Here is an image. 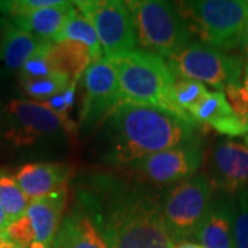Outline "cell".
<instances>
[{
    "label": "cell",
    "mask_w": 248,
    "mask_h": 248,
    "mask_svg": "<svg viewBox=\"0 0 248 248\" xmlns=\"http://www.w3.org/2000/svg\"><path fill=\"white\" fill-rule=\"evenodd\" d=\"M214 192L207 174H196L195 177L171 186L163 197V217L174 243L179 244L195 237Z\"/></svg>",
    "instance_id": "52a82bcc"
},
{
    "label": "cell",
    "mask_w": 248,
    "mask_h": 248,
    "mask_svg": "<svg viewBox=\"0 0 248 248\" xmlns=\"http://www.w3.org/2000/svg\"><path fill=\"white\" fill-rule=\"evenodd\" d=\"M72 174L73 171L68 164L35 161L19 167L14 175L28 200L32 202L66 189Z\"/></svg>",
    "instance_id": "9a60e30c"
},
{
    "label": "cell",
    "mask_w": 248,
    "mask_h": 248,
    "mask_svg": "<svg viewBox=\"0 0 248 248\" xmlns=\"http://www.w3.org/2000/svg\"><path fill=\"white\" fill-rule=\"evenodd\" d=\"M43 40L0 18V79L19 73Z\"/></svg>",
    "instance_id": "e0dca14e"
},
{
    "label": "cell",
    "mask_w": 248,
    "mask_h": 248,
    "mask_svg": "<svg viewBox=\"0 0 248 248\" xmlns=\"http://www.w3.org/2000/svg\"><path fill=\"white\" fill-rule=\"evenodd\" d=\"M75 6L95 29L105 58L112 60L138 50L135 21L127 1L80 0Z\"/></svg>",
    "instance_id": "ba28073f"
},
{
    "label": "cell",
    "mask_w": 248,
    "mask_h": 248,
    "mask_svg": "<svg viewBox=\"0 0 248 248\" xmlns=\"http://www.w3.org/2000/svg\"><path fill=\"white\" fill-rule=\"evenodd\" d=\"M48 60L54 73L65 75L71 78V80H79L93 62V57L86 45L73 40H63L60 43H53Z\"/></svg>",
    "instance_id": "ffe728a7"
},
{
    "label": "cell",
    "mask_w": 248,
    "mask_h": 248,
    "mask_svg": "<svg viewBox=\"0 0 248 248\" xmlns=\"http://www.w3.org/2000/svg\"><path fill=\"white\" fill-rule=\"evenodd\" d=\"M75 10V1H61L58 6L33 10L7 19L31 35L54 43Z\"/></svg>",
    "instance_id": "d6986e66"
},
{
    "label": "cell",
    "mask_w": 248,
    "mask_h": 248,
    "mask_svg": "<svg viewBox=\"0 0 248 248\" xmlns=\"http://www.w3.org/2000/svg\"><path fill=\"white\" fill-rule=\"evenodd\" d=\"M208 179L215 192L236 195L248 187V145L233 140H219L214 145Z\"/></svg>",
    "instance_id": "4fadbf2b"
},
{
    "label": "cell",
    "mask_w": 248,
    "mask_h": 248,
    "mask_svg": "<svg viewBox=\"0 0 248 248\" xmlns=\"http://www.w3.org/2000/svg\"><path fill=\"white\" fill-rule=\"evenodd\" d=\"M192 35L231 53L240 48L248 17V0H195L175 3Z\"/></svg>",
    "instance_id": "3957f363"
},
{
    "label": "cell",
    "mask_w": 248,
    "mask_h": 248,
    "mask_svg": "<svg viewBox=\"0 0 248 248\" xmlns=\"http://www.w3.org/2000/svg\"><path fill=\"white\" fill-rule=\"evenodd\" d=\"M243 124H244V134H243V137H244V141H246V143L248 145V116L246 117V120L243 122Z\"/></svg>",
    "instance_id": "4dcf8cb0"
},
{
    "label": "cell",
    "mask_w": 248,
    "mask_h": 248,
    "mask_svg": "<svg viewBox=\"0 0 248 248\" xmlns=\"http://www.w3.org/2000/svg\"><path fill=\"white\" fill-rule=\"evenodd\" d=\"M83 86L84 99L80 110V127L90 131L107 123L124 101L117 72L105 57L90 63L83 73Z\"/></svg>",
    "instance_id": "8fae6325"
},
{
    "label": "cell",
    "mask_w": 248,
    "mask_h": 248,
    "mask_svg": "<svg viewBox=\"0 0 248 248\" xmlns=\"http://www.w3.org/2000/svg\"><path fill=\"white\" fill-rule=\"evenodd\" d=\"M63 40H73V42H79L87 46L91 51L93 61L104 57L95 29L78 9L72 13V16L66 21L65 27L62 28V31L60 32V35L57 36L54 43H60Z\"/></svg>",
    "instance_id": "44dd1931"
},
{
    "label": "cell",
    "mask_w": 248,
    "mask_h": 248,
    "mask_svg": "<svg viewBox=\"0 0 248 248\" xmlns=\"http://www.w3.org/2000/svg\"><path fill=\"white\" fill-rule=\"evenodd\" d=\"M109 248H174L164 217L163 199L142 182L98 175L78 193Z\"/></svg>",
    "instance_id": "6da1fadb"
},
{
    "label": "cell",
    "mask_w": 248,
    "mask_h": 248,
    "mask_svg": "<svg viewBox=\"0 0 248 248\" xmlns=\"http://www.w3.org/2000/svg\"><path fill=\"white\" fill-rule=\"evenodd\" d=\"M127 3L135 21L138 46L143 51L169 60L192 42L193 35L174 3L163 0Z\"/></svg>",
    "instance_id": "5b68a950"
},
{
    "label": "cell",
    "mask_w": 248,
    "mask_h": 248,
    "mask_svg": "<svg viewBox=\"0 0 248 248\" xmlns=\"http://www.w3.org/2000/svg\"><path fill=\"white\" fill-rule=\"evenodd\" d=\"M204 149L202 138L178 145L167 151L159 152L128 166L140 181L153 186L177 185L189 178L203 166Z\"/></svg>",
    "instance_id": "7c38bea8"
},
{
    "label": "cell",
    "mask_w": 248,
    "mask_h": 248,
    "mask_svg": "<svg viewBox=\"0 0 248 248\" xmlns=\"http://www.w3.org/2000/svg\"><path fill=\"white\" fill-rule=\"evenodd\" d=\"M236 195L215 192L193 239L197 240L203 248H236Z\"/></svg>",
    "instance_id": "5bb4252c"
},
{
    "label": "cell",
    "mask_w": 248,
    "mask_h": 248,
    "mask_svg": "<svg viewBox=\"0 0 248 248\" xmlns=\"http://www.w3.org/2000/svg\"><path fill=\"white\" fill-rule=\"evenodd\" d=\"M10 225V219L7 218L6 213L3 211V208L0 207V233H6V229Z\"/></svg>",
    "instance_id": "f1b7e54d"
},
{
    "label": "cell",
    "mask_w": 248,
    "mask_h": 248,
    "mask_svg": "<svg viewBox=\"0 0 248 248\" xmlns=\"http://www.w3.org/2000/svg\"><path fill=\"white\" fill-rule=\"evenodd\" d=\"M0 234H4V233H0Z\"/></svg>",
    "instance_id": "d6a6232c"
},
{
    "label": "cell",
    "mask_w": 248,
    "mask_h": 248,
    "mask_svg": "<svg viewBox=\"0 0 248 248\" xmlns=\"http://www.w3.org/2000/svg\"><path fill=\"white\" fill-rule=\"evenodd\" d=\"M66 205V189L29 202L27 211L10 222L6 234L21 248H53Z\"/></svg>",
    "instance_id": "30bf717a"
},
{
    "label": "cell",
    "mask_w": 248,
    "mask_h": 248,
    "mask_svg": "<svg viewBox=\"0 0 248 248\" xmlns=\"http://www.w3.org/2000/svg\"><path fill=\"white\" fill-rule=\"evenodd\" d=\"M200 248H203V247H200Z\"/></svg>",
    "instance_id": "836d02e7"
},
{
    "label": "cell",
    "mask_w": 248,
    "mask_h": 248,
    "mask_svg": "<svg viewBox=\"0 0 248 248\" xmlns=\"http://www.w3.org/2000/svg\"><path fill=\"white\" fill-rule=\"evenodd\" d=\"M237 214L234 222V244L236 248H248V187L236 193Z\"/></svg>",
    "instance_id": "484cf974"
},
{
    "label": "cell",
    "mask_w": 248,
    "mask_h": 248,
    "mask_svg": "<svg viewBox=\"0 0 248 248\" xmlns=\"http://www.w3.org/2000/svg\"><path fill=\"white\" fill-rule=\"evenodd\" d=\"M170 69L177 79L195 80L226 91L239 87L244 72V62L240 55L229 54L192 40L167 60Z\"/></svg>",
    "instance_id": "8992f818"
},
{
    "label": "cell",
    "mask_w": 248,
    "mask_h": 248,
    "mask_svg": "<svg viewBox=\"0 0 248 248\" xmlns=\"http://www.w3.org/2000/svg\"><path fill=\"white\" fill-rule=\"evenodd\" d=\"M29 200L18 185L16 175L7 170L0 169V207L10 222L18 219L27 211Z\"/></svg>",
    "instance_id": "603a6c76"
},
{
    "label": "cell",
    "mask_w": 248,
    "mask_h": 248,
    "mask_svg": "<svg viewBox=\"0 0 248 248\" xmlns=\"http://www.w3.org/2000/svg\"><path fill=\"white\" fill-rule=\"evenodd\" d=\"M189 117L199 127H208L226 137H243L244 124L232 109L223 91H208L196 105Z\"/></svg>",
    "instance_id": "2e32d148"
},
{
    "label": "cell",
    "mask_w": 248,
    "mask_h": 248,
    "mask_svg": "<svg viewBox=\"0 0 248 248\" xmlns=\"http://www.w3.org/2000/svg\"><path fill=\"white\" fill-rule=\"evenodd\" d=\"M72 81L73 80L65 75L54 73L51 76L42 78V79L19 80V86L24 91V94L32 98V101L45 102L48 98L54 97L62 93L63 90L68 89Z\"/></svg>",
    "instance_id": "cb8c5ba5"
},
{
    "label": "cell",
    "mask_w": 248,
    "mask_h": 248,
    "mask_svg": "<svg viewBox=\"0 0 248 248\" xmlns=\"http://www.w3.org/2000/svg\"><path fill=\"white\" fill-rule=\"evenodd\" d=\"M174 248H200V246H197L195 243H189V241H184V243H179L177 244V247Z\"/></svg>",
    "instance_id": "f546056e"
},
{
    "label": "cell",
    "mask_w": 248,
    "mask_h": 248,
    "mask_svg": "<svg viewBox=\"0 0 248 248\" xmlns=\"http://www.w3.org/2000/svg\"><path fill=\"white\" fill-rule=\"evenodd\" d=\"M14 248H21V247H18V246H16V247H14Z\"/></svg>",
    "instance_id": "1f68e13d"
},
{
    "label": "cell",
    "mask_w": 248,
    "mask_h": 248,
    "mask_svg": "<svg viewBox=\"0 0 248 248\" xmlns=\"http://www.w3.org/2000/svg\"><path fill=\"white\" fill-rule=\"evenodd\" d=\"M240 48L243 54L248 58V17L247 22H246V28H244V33H243V39H241V45H240Z\"/></svg>",
    "instance_id": "83f0119b"
},
{
    "label": "cell",
    "mask_w": 248,
    "mask_h": 248,
    "mask_svg": "<svg viewBox=\"0 0 248 248\" xmlns=\"http://www.w3.org/2000/svg\"><path fill=\"white\" fill-rule=\"evenodd\" d=\"M53 248H109L90 215L80 205L61 222Z\"/></svg>",
    "instance_id": "ac0fdd59"
},
{
    "label": "cell",
    "mask_w": 248,
    "mask_h": 248,
    "mask_svg": "<svg viewBox=\"0 0 248 248\" xmlns=\"http://www.w3.org/2000/svg\"><path fill=\"white\" fill-rule=\"evenodd\" d=\"M232 109L241 122L248 116V62L244 65V72L239 87H231L225 91Z\"/></svg>",
    "instance_id": "4316f807"
},
{
    "label": "cell",
    "mask_w": 248,
    "mask_h": 248,
    "mask_svg": "<svg viewBox=\"0 0 248 248\" xmlns=\"http://www.w3.org/2000/svg\"><path fill=\"white\" fill-rule=\"evenodd\" d=\"M4 140L16 148H29L60 134L76 133V123L61 119L43 102L13 99L4 107Z\"/></svg>",
    "instance_id": "9c48e42d"
},
{
    "label": "cell",
    "mask_w": 248,
    "mask_h": 248,
    "mask_svg": "<svg viewBox=\"0 0 248 248\" xmlns=\"http://www.w3.org/2000/svg\"><path fill=\"white\" fill-rule=\"evenodd\" d=\"M109 61L117 72L124 102L149 105L174 113L170 95L177 78L164 58L137 50Z\"/></svg>",
    "instance_id": "277c9868"
},
{
    "label": "cell",
    "mask_w": 248,
    "mask_h": 248,
    "mask_svg": "<svg viewBox=\"0 0 248 248\" xmlns=\"http://www.w3.org/2000/svg\"><path fill=\"white\" fill-rule=\"evenodd\" d=\"M110 148L107 161L131 166L199 137V127L166 109L123 102L108 119Z\"/></svg>",
    "instance_id": "7a4b0ae2"
},
{
    "label": "cell",
    "mask_w": 248,
    "mask_h": 248,
    "mask_svg": "<svg viewBox=\"0 0 248 248\" xmlns=\"http://www.w3.org/2000/svg\"><path fill=\"white\" fill-rule=\"evenodd\" d=\"M207 93L208 90L203 83H199L195 80L177 79L170 95V102L174 113L178 117L184 119L185 122L195 124L189 117V113L205 97Z\"/></svg>",
    "instance_id": "7402d4cb"
},
{
    "label": "cell",
    "mask_w": 248,
    "mask_h": 248,
    "mask_svg": "<svg viewBox=\"0 0 248 248\" xmlns=\"http://www.w3.org/2000/svg\"><path fill=\"white\" fill-rule=\"evenodd\" d=\"M53 46V42L50 40H43L40 46L37 47L32 57L25 62L22 66L19 75V80H32V79H42L54 75L51 63L48 60V53Z\"/></svg>",
    "instance_id": "d4e9b609"
}]
</instances>
